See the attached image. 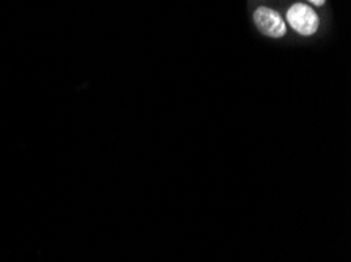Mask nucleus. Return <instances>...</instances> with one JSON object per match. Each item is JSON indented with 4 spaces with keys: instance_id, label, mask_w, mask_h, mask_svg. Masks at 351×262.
<instances>
[{
    "instance_id": "obj_1",
    "label": "nucleus",
    "mask_w": 351,
    "mask_h": 262,
    "mask_svg": "<svg viewBox=\"0 0 351 262\" xmlns=\"http://www.w3.org/2000/svg\"><path fill=\"white\" fill-rule=\"evenodd\" d=\"M287 23L296 34L302 36H312L320 27V18L315 10L306 3H293L287 10Z\"/></svg>"
},
{
    "instance_id": "obj_2",
    "label": "nucleus",
    "mask_w": 351,
    "mask_h": 262,
    "mask_svg": "<svg viewBox=\"0 0 351 262\" xmlns=\"http://www.w3.org/2000/svg\"><path fill=\"white\" fill-rule=\"evenodd\" d=\"M254 24L258 31L269 38H284L287 35V24L276 10L269 7H258L252 14Z\"/></svg>"
},
{
    "instance_id": "obj_3",
    "label": "nucleus",
    "mask_w": 351,
    "mask_h": 262,
    "mask_svg": "<svg viewBox=\"0 0 351 262\" xmlns=\"http://www.w3.org/2000/svg\"><path fill=\"white\" fill-rule=\"evenodd\" d=\"M309 2L313 3V5H317V7H322V5H324L326 0H309Z\"/></svg>"
}]
</instances>
